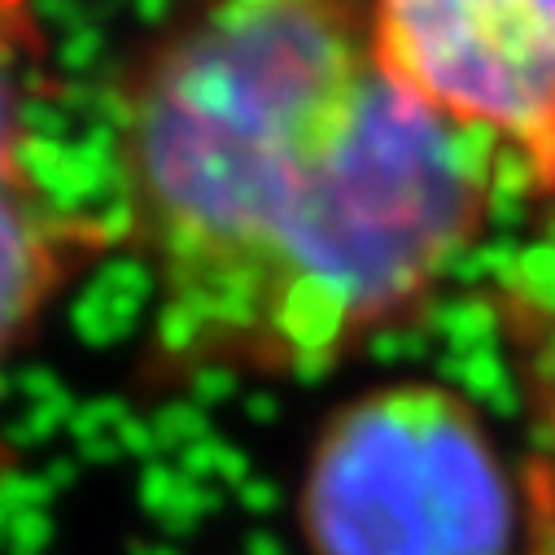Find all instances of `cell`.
Masks as SVG:
<instances>
[{
    "label": "cell",
    "instance_id": "6da1fadb",
    "mask_svg": "<svg viewBox=\"0 0 555 555\" xmlns=\"http://www.w3.org/2000/svg\"><path fill=\"white\" fill-rule=\"evenodd\" d=\"M499 158L385 79L367 0H176L114 88L145 385L350 363L473 249Z\"/></svg>",
    "mask_w": 555,
    "mask_h": 555
},
{
    "label": "cell",
    "instance_id": "7a4b0ae2",
    "mask_svg": "<svg viewBox=\"0 0 555 555\" xmlns=\"http://www.w3.org/2000/svg\"><path fill=\"white\" fill-rule=\"evenodd\" d=\"M298 529L307 555H520L525 481L455 385L385 380L320 425Z\"/></svg>",
    "mask_w": 555,
    "mask_h": 555
},
{
    "label": "cell",
    "instance_id": "3957f363",
    "mask_svg": "<svg viewBox=\"0 0 555 555\" xmlns=\"http://www.w3.org/2000/svg\"><path fill=\"white\" fill-rule=\"evenodd\" d=\"M367 31L402 96L533 171L555 131V0H367Z\"/></svg>",
    "mask_w": 555,
    "mask_h": 555
},
{
    "label": "cell",
    "instance_id": "277c9868",
    "mask_svg": "<svg viewBox=\"0 0 555 555\" xmlns=\"http://www.w3.org/2000/svg\"><path fill=\"white\" fill-rule=\"evenodd\" d=\"M44 36L31 0H0V481L18 468L5 389L18 354L79 275L122 245L118 223L66 206L31 158V92Z\"/></svg>",
    "mask_w": 555,
    "mask_h": 555
},
{
    "label": "cell",
    "instance_id": "5b68a950",
    "mask_svg": "<svg viewBox=\"0 0 555 555\" xmlns=\"http://www.w3.org/2000/svg\"><path fill=\"white\" fill-rule=\"evenodd\" d=\"M490 307L529 415V473L555 486V241L529 245L494 275Z\"/></svg>",
    "mask_w": 555,
    "mask_h": 555
},
{
    "label": "cell",
    "instance_id": "8992f818",
    "mask_svg": "<svg viewBox=\"0 0 555 555\" xmlns=\"http://www.w3.org/2000/svg\"><path fill=\"white\" fill-rule=\"evenodd\" d=\"M525 481V538L520 555H555V486L538 473H520Z\"/></svg>",
    "mask_w": 555,
    "mask_h": 555
},
{
    "label": "cell",
    "instance_id": "52a82bcc",
    "mask_svg": "<svg viewBox=\"0 0 555 555\" xmlns=\"http://www.w3.org/2000/svg\"><path fill=\"white\" fill-rule=\"evenodd\" d=\"M529 180L555 202V131H551V141H546V150H542V158L533 163V171H529Z\"/></svg>",
    "mask_w": 555,
    "mask_h": 555
}]
</instances>
